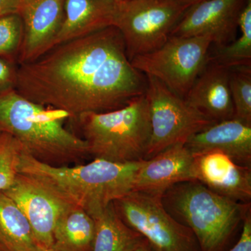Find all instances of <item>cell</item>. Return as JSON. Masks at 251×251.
I'll list each match as a JSON object with an SVG mask.
<instances>
[{
	"label": "cell",
	"mask_w": 251,
	"mask_h": 251,
	"mask_svg": "<svg viewBox=\"0 0 251 251\" xmlns=\"http://www.w3.org/2000/svg\"><path fill=\"white\" fill-rule=\"evenodd\" d=\"M146 87L147 77L132 66L121 33L110 26L18 64L15 90L74 120L122 108L145 94Z\"/></svg>",
	"instance_id": "cell-1"
},
{
	"label": "cell",
	"mask_w": 251,
	"mask_h": 251,
	"mask_svg": "<svg viewBox=\"0 0 251 251\" xmlns=\"http://www.w3.org/2000/svg\"><path fill=\"white\" fill-rule=\"evenodd\" d=\"M143 160L122 163L94 158L87 164L54 166L38 161L24 150L19 173L39 180L66 202L92 216L133 191Z\"/></svg>",
	"instance_id": "cell-2"
},
{
	"label": "cell",
	"mask_w": 251,
	"mask_h": 251,
	"mask_svg": "<svg viewBox=\"0 0 251 251\" xmlns=\"http://www.w3.org/2000/svg\"><path fill=\"white\" fill-rule=\"evenodd\" d=\"M67 112L25 98L15 89L0 94V126L38 161L65 166L88 156L87 143L67 129Z\"/></svg>",
	"instance_id": "cell-3"
},
{
	"label": "cell",
	"mask_w": 251,
	"mask_h": 251,
	"mask_svg": "<svg viewBox=\"0 0 251 251\" xmlns=\"http://www.w3.org/2000/svg\"><path fill=\"white\" fill-rule=\"evenodd\" d=\"M161 200L168 213L191 229L201 251H228L251 210V203L224 197L198 181L174 185Z\"/></svg>",
	"instance_id": "cell-4"
},
{
	"label": "cell",
	"mask_w": 251,
	"mask_h": 251,
	"mask_svg": "<svg viewBox=\"0 0 251 251\" xmlns=\"http://www.w3.org/2000/svg\"><path fill=\"white\" fill-rule=\"evenodd\" d=\"M74 120L94 158L122 163L145 159L151 136L145 94L117 110L87 112Z\"/></svg>",
	"instance_id": "cell-5"
},
{
	"label": "cell",
	"mask_w": 251,
	"mask_h": 251,
	"mask_svg": "<svg viewBox=\"0 0 251 251\" xmlns=\"http://www.w3.org/2000/svg\"><path fill=\"white\" fill-rule=\"evenodd\" d=\"M212 44L209 36H170L161 48L136 56L130 63L184 99L207 64Z\"/></svg>",
	"instance_id": "cell-6"
},
{
	"label": "cell",
	"mask_w": 251,
	"mask_h": 251,
	"mask_svg": "<svg viewBox=\"0 0 251 251\" xmlns=\"http://www.w3.org/2000/svg\"><path fill=\"white\" fill-rule=\"evenodd\" d=\"M187 9L173 0H126L117 5L114 26L130 61L161 48Z\"/></svg>",
	"instance_id": "cell-7"
},
{
	"label": "cell",
	"mask_w": 251,
	"mask_h": 251,
	"mask_svg": "<svg viewBox=\"0 0 251 251\" xmlns=\"http://www.w3.org/2000/svg\"><path fill=\"white\" fill-rule=\"evenodd\" d=\"M147 77L145 97L150 110L151 136L145 159L187 140L215 122L193 108L155 77Z\"/></svg>",
	"instance_id": "cell-8"
},
{
	"label": "cell",
	"mask_w": 251,
	"mask_h": 251,
	"mask_svg": "<svg viewBox=\"0 0 251 251\" xmlns=\"http://www.w3.org/2000/svg\"><path fill=\"white\" fill-rule=\"evenodd\" d=\"M112 204L127 226L160 251H201L191 229L168 213L161 197L132 191Z\"/></svg>",
	"instance_id": "cell-9"
},
{
	"label": "cell",
	"mask_w": 251,
	"mask_h": 251,
	"mask_svg": "<svg viewBox=\"0 0 251 251\" xmlns=\"http://www.w3.org/2000/svg\"><path fill=\"white\" fill-rule=\"evenodd\" d=\"M24 213L39 247L51 248L60 216L72 204L30 175L18 173L14 184L3 191Z\"/></svg>",
	"instance_id": "cell-10"
},
{
	"label": "cell",
	"mask_w": 251,
	"mask_h": 251,
	"mask_svg": "<svg viewBox=\"0 0 251 251\" xmlns=\"http://www.w3.org/2000/svg\"><path fill=\"white\" fill-rule=\"evenodd\" d=\"M247 0H206L188 7L170 36H209L216 46L235 39L241 13Z\"/></svg>",
	"instance_id": "cell-11"
},
{
	"label": "cell",
	"mask_w": 251,
	"mask_h": 251,
	"mask_svg": "<svg viewBox=\"0 0 251 251\" xmlns=\"http://www.w3.org/2000/svg\"><path fill=\"white\" fill-rule=\"evenodd\" d=\"M64 0H22L18 14L22 18V44L18 64L31 62L49 50L60 29Z\"/></svg>",
	"instance_id": "cell-12"
},
{
	"label": "cell",
	"mask_w": 251,
	"mask_h": 251,
	"mask_svg": "<svg viewBox=\"0 0 251 251\" xmlns=\"http://www.w3.org/2000/svg\"><path fill=\"white\" fill-rule=\"evenodd\" d=\"M190 181H196L194 153L185 144H176L143 160L133 191L162 197L174 185Z\"/></svg>",
	"instance_id": "cell-13"
},
{
	"label": "cell",
	"mask_w": 251,
	"mask_h": 251,
	"mask_svg": "<svg viewBox=\"0 0 251 251\" xmlns=\"http://www.w3.org/2000/svg\"><path fill=\"white\" fill-rule=\"evenodd\" d=\"M196 181L224 197L250 204L251 167L236 163L226 153L209 151L194 153Z\"/></svg>",
	"instance_id": "cell-14"
},
{
	"label": "cell",
	"mask_w": 251,
	"mask_h": 251,
	"mask_svg": "<svg viewBox=\"0 0 251 251\" xmlns=\"http://www.w3.org/2000/svg\"><path fill=\"white\" fill-rule=\"evenodd\" d=\"M207 64L184 99L212 121L234 118V105L229 89L230 69L215 62Z\"/></svg>",
	"instance_id": "cell-15"
},
{
	"label": "cell",
	"mask_w": 251,
	"mask_h": 251,
	"mask_svg": "<svg viewBox=\"0 0 251 251\" xmlns=\"http://www.w3.org/2000/svg\"><path fill=\"white\" fill-rule=\"evenodd\" d=\"M191 152L219 151L236 163L251 164V126L235 118L215 122L193 135L185 143Z\"/></svg>",
	"instance_id": "cell-16"
},
{
	"label": "cell",
	"mask_w": 251,
	"mask_h": 251,
	"mask_svg": "<svg viewBox=\"0 0 251 251\" xmlns=\"http://www.w3.org/2000/svg\"><path fill=\"white\" fill-rule=\"evenodd\" d=\"M117 5L110 0H64L60 29L50 50L67 41L114 26Z\"/></svg>",
	"instance_id": "cell-17"
},
{
	"label": "cell",
	"mask_w": 251,
	"mask_h": 251,
	"mask_svg": "<svg viewBox=\"0 0 251 251\" xmlns=\"http://www.w3.org/2000/svg\"><path fill=\"white\" fill-rule=\"evenodd\" d=\"M94 237L93 218L82 208L72 205L56 224L51 249L57 251H92Z\"/></svg>",
	"instance_id": "cell-18"
},
{
	"label": "cell",
	"mask_w": 251,
	"mask_h": 251,
	"mask_svg": "<svg viewBox=\"0 0 251 251\" xmlns=\"http://www.w3.org/2000/svg\"><path fill=\"white\" fill-rule=\"evenodd\" d=\"M92 217L95 223L92 251H131L145 239L124 222L112 203Z\"/></svg>",
	"instance_id": "cell-19"
},
{
	"label": "cell",
	"mask_w": 251,
	"mask_h": 251,
	"mask_svg": "<svg viewBox=\"0 0 251 251\" xmlns=\"http://www.w3.org/2000/svg\"><path fill=\"white\" fill-rule=\"evenodd\" d=\"M0 245L4 251H36L39 249L24 213L0 192Z\"/></svg>",
	"instance_id": "cell-20"
},
{
	"label": "cell",
	"mask_w": 251,
	"mask_h": 251,
	"mask_svg": "<svg viewBox=\"0 0 251 251\" xmlns=\"http://www.w3.org/2000/svg\"><path fill=\"white\" fill-rule=\"evenodd\" d=\"M240 36L227 45L216 46L209 61L232 69L251 67V0H247L239 21Z\"/></svg>",
	"instance_id": "cell-21"
},
{
	"label": "cell",
	"mask_w": 251,
	"mask_h": 251,
	"mask_svg": "<svg viewBox=\"0 0 251 251\" xmlns=\"http://www.w3.org/2000/svg\"><path fill=\"white\" fill-rule=\"evenodd\" d=\"M229 89L234 118L251 126V67L230 69Z\"/></svg>",
	"instance_id": "cell-22"
},
{
	"label": "cell",
	"mask_w": 251,
	"mask_h": 251,
	"mask_svg": "<svg viewBox=\"0 0 251 251\" xmlns=\"http://www.w3.org/2000/svg\"><path fill=\"white\" fill-rule=\"evenodd\" d=\"M24 148L17 139L4 132L0 135V192L14 184L19 173L21 156Z\"/></svg>",
	"instance_id": "cell-23"
},
{
	"label": "cell",
	"mask_w": 251,
	"mask_h": 251,
	"mask_svg": "<svg viewBox=\"0 0 251 251\" xmlns=\"http://www.w3.org/2000/svg\"><path fill=\"white\" fill-rule=\"evenodd\" d=\"M23 25L18 14L0 17V57L16 63L22 44Z\"/></svg>",
	"instance_id": "cell-24"
},
{
	"label": "cell",
	"mask_w": 251,
	"mask_h": 251,
	"mask_svg": "<svg viewBox=\"0 0 251 251\" xmlns=\"http://www.w3.org/2000/svg\"><path fill=\"white\" fill-rule=\"evenodd\" d=\"M16 70V63L0 57V94L15 89Z\"/></svg>",
	"instance_id": "cell-25"
},
{
	"label": "cell",
	"mask_w": 251,
	"mask_h": 251,
	"mask_svg": "<svg viewBox=\"0 0 251 251\" xmlns=\"http://www.w3.org/2000/svg\"><path fill=\"white\" fill-rule=\"evenodd\" d=\"M227 251H251V210L244 217L242 230L237 242Z\"/></svg>",
	"instance_id": "cell-26"
},
{
	"label": "cell",
	"mask_w": 251,
	"mask_h": 251,
	"mask_svg": "<svg viewBox=\"0 0 251 251\" xmlns=\"http://www.w3.org/2000/svg\"><path fill=\"white\" fill-rule=\"evenodd\" d=\"M22 0H0V17L18 14Z\"/></svg>",
	"instance_id": "cell-27"
},
{
	"label": "cell",
	"mask_w": 251,
	"mask_h": 251,
	"mask_svg": "<svg viewBox=\"0 0 251 251\" xmlns=\"http://www.w3.org/2000/svg\"><path fill=\"white\" fill-rule=\"evenodd\" d=\"M131 251H160L157 249L154 246L152 245L150 242H148L146 239L143 241L138 247L135 248Z\"/></svg>",
	"instance_id": "cell-28"
},
{
	"label": "cell",
	"mask_w": 251,
	"mask_h": 251,
	"mask_svg": "<svg viewBox=\"0 0 251 251\" xmlns=\"http://www.w3.org/2000/svg\"><path fill=\"white\" fill-rule=\"evenodd\" d=\"M173 1H176L179 4L184 5L188 8L193 5L197 4L198 3L202 2L206 0H173Z\"/></svg>",
	"instance_id": "cell-29"
},
{
	"label": "cell",
	"mask_w": 251,
	"mask_h": 251,
	"mask_svg": "<svg viewBox=\"0 0 251 251\" xmlns=\"http://www.w3.org/2000/svg\"><path fill=\"white\" fill-rule=\"evenodd\" d=\"M36 251H57L54 250V249H51V248H42L39 247V249H37Z\"/></svg>",
	"instance_id": "cell-30"
},
{
	"label": "cell",
	"mask_w": 251,
	"mask_h": 251,
	"mask_svg": "<svg viewBox=\"0 0 251 251\" xmlns=\"http://www.w3.org/2000/svg\"><path fill=\"white\" fill-rule=\"evenodd\" d=\"M110 1L113 2L114 4L116 5H118L121 4V3L124 2V1H126V0H110Z\"/></svg>",
	"instance_id": "cell-31"
},
{
	"label": "cell",
	"mask_w": 251,
	"mask_h": 251,
	"mask_svg": "<svg viewBox=\"0 0 251 251\" xmlns=\"http://www.w3.org/2000/svg\"><path fill=\"white\" fill-rule=\"evenodd\" d=\"M4 130L2 129V128H1V126H0V135L2 134L3 133H4Z\"/></svg>",
	"instance_id": "cell-32"
},
{
	"label": "cell",
	"mask_w": 251,
	"mask_h": 251,
	"mask_svg": "<svg viewBox=\"0 0 251 251\" xmlns=\"http://www.w3.org/2000/svg\"><path fill=\"white\" fill-rule=\"evenodd\" d=\"M0 251H4V249H3V248L1 247V245H0Z\"/></svg>",
	"instance_id": "cell-33"
}]
</instances>
